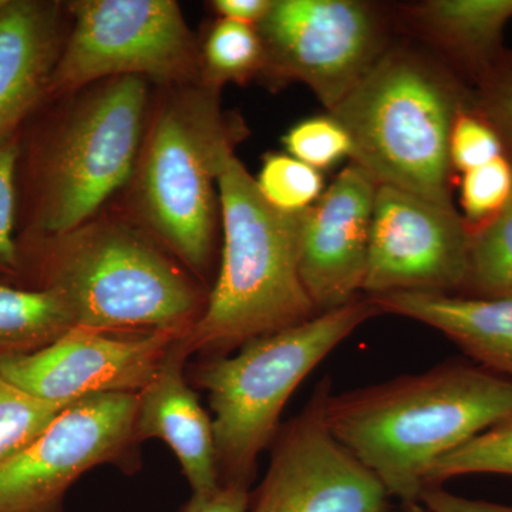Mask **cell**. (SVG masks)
<instances>
[{
  "label": "cell",
  "instance_id": "obj_1",
  "mask_svg": "<svg viewBox=\"0 0 512 512\" xmlns=\"http://www.w3.org/2000/svg\"><path fill=\"white\" fill-rule=\"evenodd\" d=\"M511 414V379L456 360L346 393L332 390L325 406L336 439L407 505L420 503L436 461Z\"/></svg>",
  "mask_w": 512,
  "mask_h": 512
},
{
  "label": "cell",
  "instance_id": "obj_2",
  "mask_svg": "<svg viewBox=\"0 0 512 512\" xmlns=\"http://www.w3.org/2000/svg\"><path fill=\"white\" fill-rule=\"evenodd\" d=\"M470 84L424 46L392 42L330 116L353 144L352 163L377 185L453 204L450 134Z\"/></svg>",
  "mask_w": 512,
  "mask_h": 512
},
{
  "label": "cell",
  "instance_id": "obj_3",
  "mask_svg": "<svg viewBox=\"0 0 512 512\" xmlns=\"http://www.w3.org/2000/svg\"><path fill=\"white\" fill-rule=\"evenodd\" d=\"M204 83L164 86L151 107L133 178L131 207L140 227L202 279L210 272L218 180L248 127L222 109Z\"/></svg>",
  "mask_w": 512,
  "mask_h": 512
},
{
  "label": "cell",
  "instance_id": "obj_4",
  "mask_svg": "<svg viewBox=\"0 0 512 512\" xmlns=\"http://www.w3.org/2000/svg\"><path fill=\"white\" fill-rule=\"evenodd\" d=\"M35 242L37 288L59 293L79 328L188 333L204 313L210 292L136 224L92 218Z\"/></svg>",
  "mask_w": 512,
  "mask_h": 512
},
{
  "label": "cell",
  "instance_id": "obj_5",
  "mask_svg": "<svg viewBox=\"0 0 512 512\" xmlns=\"http://www.w3.org/2000/svg\"><path fill=\"white\" fill-rule=\"evenodd\" d=\"M218 195L220 274L204 313L184 336L190 355L227 356L249 340L318 315L299 274L303 212L269 205L237 156L222 170Z\"/></svg>",
  "mask_w": 512,
  "mask_h": 512
},
{
  "label": "cell",
  "instance_id": "obj_6",
  "mask_svg": "<svg viewBox=\"0 0 512 512\" xmlns=\"http://www.w3.org/2000/svg\"><path fill=\"white\" fill-rule=\"evenodd\" d=\"M383 315L370 296L318 313L301 325L249 340L235 356L194 367L208 393L221 484L249 488L256 461L274 443L286 403L312 370L367 320Z\"/></svg>",
  "mask_w": 512,
  "mask_h": 512
},
{
  "label": "cell",
  "instance_id": "obj_7",
  "mask_svg": "<svg viewBox=\"0 0 512 512\" xmlns=\"http://www.w3.org/2000/svg\"><path fill=\"white\" fill-rule=\"evenodd\" d=\"M32 164L35 238L86 224L130 183L150 116L148 80L116 77L70 94Z\"/></svg>",
  "mask_w": 512,
  "mask_h": 512
},
{
  "label": "cell",
  "instance_id": "obj_8",
  "mask_svg": "<svg viewBox=\"0 0 512 512\" xmlns=\"http://www.w3.org/2000/svg\"><path fill=\"white\" fill-rule=\"evenodd\" d=\"M47 99L116 77L160 86L201 82L200 42L174 0H74Z\"/></svg>",
  "mask_w": 512,
  "mask_h": 512
},
{
  "label": "cell",
  "instance_id": "obj_9",
  "mask_svg": "<svg viewBox=\"0 0 512 512\" xmlns=\"http://www.w3.org/2000/svg\"><path fill=\"white\" fill-rule=\"evenodd\" d=\"M265 49L261 82L303 83L326 110L345 99L392 45L390 6L363 0H275L256 26Z\"/></svg>",
  "mask_w": 512,
  "mask_h": 512
},
{
  "label": "cell",
  "instance_id": "obj_10",
  "mask_svg": "<svg viewBox=\"0 0 512 512\" xmlns=\"http://www.w3.org/2000/svg\"><path fill=\"white\" fill-rule=\"evenodd\" d=\"M137 394L84 397L32 443L0 464V512H62L87 471L114 463L136 444Z\"/></svg>",
  "mask_w": 512,
  "mask_h": 512
},
{
  "label": "cell",
  "instance_id": "obj_11",
  "mask_svg": "<svg viewBox=\"0 0 512 512\" xmlns=\"http://www.w3.org/2000/svg\"><path fill=\"white\" fill-rule=\"evenodd\" d=\"M330 393L326 376L305 409L279 429L249 512H387L390 494L382 481L326 423Z\"/></svg>",
  "mask_w": 512,
  "mask_h": 512
},
{
  "label": "cell",
  "instance_id": "obj_12",
  "mask_svg": "<svg viewBox=\"0 0 512 512\" xmlns=\"http://www.w3.org/2000/svg\"><path fill=\"white\" fill-rule=\"evenodd\" d=\"M470 229L454 205L379 185L363 292L458 295L466 281Z\"/></svg>",
  "mask_w": 512,
  "mask_h": 512
},
{
  "label": "cell",
  "instance_id": "obj_13",
  "mask_svg": "<svg viewBox=\"0 0 512 512\" xmlns=\"http://www.w3.org/2000/svg\"><path fill=\"white\" fill-rule=\"evenodd\" d=\"M187 333H113L76 328L46 348L0 357V373L39 399L76 403L84 397L140 393L171 346Z\"/></svg>",
  "mask_w": 512,
  "mask_h": 512
},
{
  "label": "cell",
  "instance_id": "obj_14",
  "mask_svg": "<svg viewBox=\"0 0 512 512\" xmlns=\"http://www.w3.org/2000/svg\"><path fill=\"white\" fill-rule=\"evenodd\" d=\"M377 187L350 163L303 211L299 274L318 313L342 308L363 291Z\"/></svg>",
  "mask_w": 512,
  "mask_h": 512
},
{
  "label": "cell",
  "instance_id": "obj_15",
  "mask_svg": "<svg viewBox=\"0 0 512 512\" xmlns=\"http://www.w3.org/2000/svg\"><path fill=\"white\" fill-rule=\"evenodd\" d=\"M63 3L6 0L0 9V144L47 99L62 53Z\"/></svg>",
  "mask_w": 512,
  "mask_h": 512
},
{
  "label": "cell",
  "instance_id": "obj_16",
  "mask_svg": "<svg viewBox=\"0 0 512 512\" xmlns=\"http://www.w3.org/2000/svg\"><path fill=\"white\" fill-rule=\"evenodd\" d=\"M184 336L177 340L154 379L137 393L136 440L157 439L173 450L192 494L221 484L212 419L202 409L185 375L190 357Z\"/></svg>",
  "mask_w": 512,
  "mask_h": 512
},
{
  "label": "cell",
  "instance_id": "obj_17",
  "mask_svg": "<svg viewBox=\"0 0 512 512\" xmlns=\"http://www.w3.org/2000/svg\"><path fill=\"white\" fill-rule=\"evenodd\" d=\"M394 32L421 43L471 87L503 55L512 0H423L390 6Z\"/></svg>",
  "mask_w": 512,
  "mask_h": 512
},
{
  "label": "cell",
  "instance_id": "obj_18",
  "mask_svg": "<svg viewBox=\"0 0 512 512\" xmlns=\"http://www.w3.org/2000/svg\"><path fill=\"white\" fill-rule=\"evenodd\" d=\"M370 298L383 315L403 316L439 330L478 366L512 380V298L419 291Z\"/></svg>",
  "mask_w": 512,
  "mask_h": 512
},
{
  "label": "cell",
  "instance_id": "obj_19",
  "mask_svg": "<svg viewBox=\"0 0 512 512\" xmlns=\"http://www.w3.org/2000/svg\"><path fill=\"white\" fill-rule=\"evenodd\" d=\"M73 328L72 311L53 289L0 284V357L36 352Z\"/></svg>",
  "mask_w": 512,
  "mask_h": 512
},
{
  "label": "cell",
  "instance_id": "obj_20",
  "mask_svg": "<svg viewBox=\"0 0 512 512\" xmlns=\"http://www.w3.org/2000/svg\"><path fill=\"white\" fill-rule=\"evenodd\" d=\"M201 83L220 90L225 84L261 79L265 49L256 26L217 18L200 42Z\"/></svg>",
  "mask_w": 512,
  "mask_h": 512
},
{
  "label": "cell",
  "instance_id": "obj_21",
  "mask_svg": "<svg viewBox=\"0 0 512 512\" xmlns=\"http://www.w3.org/2000/svg\"><path fill=\"white\" fill-rule=\"evenodd\" d=\"M458 295L512 298V197L493 221L470 229L466 281Z\"/></svg>",
  "mask_w": 512,
  "mask_h": 512
},
{
  "label": "cell",
  "instance_id": "obj_22",
  "mask_svg": "<svg viewBox=\"0 0 512 512\" xmlns=\"http://www.w3.org/2000/svg\"><path fill=\"white\" fill-rule=\"evenodd\" d=\"M468 474L512 476V414L436 461L426 487Z\"/></svg>",
  "mask_w": 512,
  "mask_h": 512
},
{
  "label": "cell",
  "instance_id": "obj_23",
  "mask_svg": "<svg viewBox=\"0 0 512 512\" xmlns=\"http://www.w3.org/2000/svg\"><path fill=\"white\" fill-rule=\"evenodd\" d=\"M70 404L39 399L0 373V464L32 443Z\"/></svg>",
  "mask_w": 512,
  "mask_h": 512
},
{
  "label": "cell",
  "instance_id": "obj_24",
  "mask_svg": "<svg viewBox=\"0 0 512 512\" xmlns=\"http://www.w3.org/2000/svg\"><path fill=\"white\" fill-rule=\"evenodd\" d=\"M255 184L269 205L289 214L308 210L325 191L322 173L288 153L266 154Z\"/></svg>",
  "mask_w": 512,
  "mask_h": 512
},
{
  "label": "cell",
  "instance_id": "obj_25",
  "mask_svg": "<svg viewBox=\"0 0 512 512\" xmlns=\"http://www.w3.org/2000/svg\"><path fill=\"white\" fill-rule=\"evenodd\" d=\"M512 197V164L507 156L460 177V205L468 229L483 227L503 212Z\"/></svg>",
  "mask_w": 512,
  "mask_h": 512
},
{
  "label": "cell",
  "instance_id": "obj_26",
  "mask_svg": "<svg viewBox=\"0 0 512 512\" xmlns=\"http://www.w3.org/2000/svg\"><path fill=\"white\" fill-rule=\"evenodd\" d=\"M282 143L289 156L320 173L353 154L348 131L329 113L299 121L289 128Z\"/></svg>",
  "mask_w": 512,
  "mask_h": 512
},
{
  "label": "cell",
  "instance_id": "obj_27",
  "mask_svg": "<svg viewBox=\"0 0 512 512\" xmlns=\"http://www.w3.org/2000/svg\"><path fill=\"white\" fill-rule=\"evenodd\" d=\"M471 89L473 109L494 128L512 164V49H505Z\"/></svg>",
  "mask_w": 512,
  "mask_h": 512
},
{
  "label": "cell",
  "instance_id": "obj_28",
  "mask_svg": "<svg viewBox=\"0 0 512 512\" xmlns=\"http://www.w3.org/2000/svg\"><path fill=\"white\" fill-rule=\"evenodd\" d=\"M448 151L454 174L460 175L505 156L500 137L471 103L454 121Z\"/></svg>",
  "mask_w": 512,
  "mask_h": 512
},
{
  "label": "cell",
  "instance_id": "obj_29",
  "mask_svg": "<svg viewBox=\"0 0 512 512\" xmlns=\"http://www.w3.org/2000/svg\"><path fill=\"white\" fill-rule=\"evenodd\" d=\"M20 158L19 138L0 144V275H18L22 251L15 239L16 178Z\"/></svg>",
  "mask_w": 512,
  "mask_h": 512
},
{
  "label": "cell",
  "instance_id": "obj_30",
  "mask_svg": "<svg viewBox=\"0 0 512 512\" xmlns=\"http://www.w3.org/2000/svg\"><path fill=\"white\" fill-rule=\"evenodd\" d=\"M249 488L220 484L208 493L192 494L181 512H249Z\"/></svg>",
  "mask_w": 512,
  "mask_h": 512
},
{
  "label": "cell",
  "instance_id": "obj_31",
  "mask_svg": "<svg viewBox=\"0 0 512 512\" xmlns=\"http://www.w3.org/2000/svg\"><path fill=\"white\" fill-rule=\"evenodd\" d=\"M420 503L430 512H512L508 505L470 500L444 490L441 485H427L421 491Z\"/></svg>",
  "mask_w": 512,
  "mask_h": 512
},
{
  "label": "cell",
  "instance_id": "obj_32",
  "mask_svg": "<svg viewBox=\"0 0 512 512\" xmlns=\"http://www.w3.org/2000/svg\"><path fill=\"white\" fill-rule=\"evenodd\" d=\"M275 0H214L211 8L218 18L258 26L274 6Z\"/></svg>",
  "mask_w": 512,
  "mask_h": 512
},
{
  "label": "cell",
  "instance_id": "obj_33",
  "mask_svg": "<svg viewBox=\"0 0 512 512\" xmlns=\"http://www.w3.org/2000/svg\"><path fill=\"white\" fill-rule=\"evenodd\" d=\"M6 0H0V9L3 8V5H5Z\"/></svg>",
  "mask_w": 512,
  "mask_h": 512
}]
</instances>
